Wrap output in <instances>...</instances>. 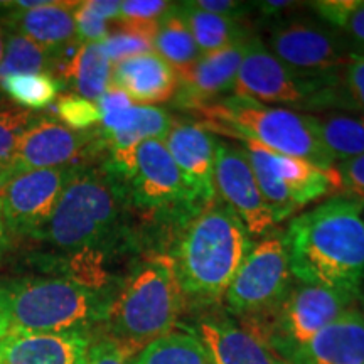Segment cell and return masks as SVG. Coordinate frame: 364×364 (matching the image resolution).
Here are the masks:
<instances>
[{
  "instance_id": "ac0fdd59",
  "label": "cell",
  "mask_w": 364,
  "mask_h": 364,
  "mask_svg": "<svg viewBox=\"0 0 364 364\" xmlns=\"http://www.w3.org/2000/svg\"><path fill=\"white\" fill-rule=\"evenodd\" d=\"M88 331L58 334H9L0 341V364H86Z\"/></svg>"
},
{
  "instance_id": "8992f818",
  "label": "cell",
  "mask_w": 364,
  "mask_h": 364,
  "mask_svg": "<svg viewBox=\"0 0 364 364\" xmlns=\"http://www.w3.org/2000/svg\"><path fill=\"white\" fill-rule=\"evenodd\" d=\"M108 297L70 277H34L0 287V309L11 334H58L102 322Z\"/></svg>"
},
{
  "instance_id": "30bf717a",
  "label": "cell",
  "mask_w": 364,
  "mask_h": 364,
  "mask_svg": "<svg viewBox=\"0 0 364 364\" xmlns=\"http://www.w3.org/2000/svg\"><path fill=\"white\" fill-rule=\"evenodd\" d=\"M294 282L284 235L273 231L253 245L223 300L240 321L260 317L279 306Z\"/></svg>"
},
{
  "instance_id": "7a4b0ae2",
  "label": "cell",
  "mask_w": 364,
  "mask_h": 364,
  "mask_svg": "<svg viewBox=\"0 0 364 364\" xmlns=\"http://www.w3.org/2000/svg\"><path fill=\"white\" fill-rule=\"evenodd\" d=\"M184 307L186 297L171 255L152 253L134 263L108 297L102 339L134 359L154 341L176 329Z\"/></svg>"
},
{
  "instance_id": "8fae6325",
  "label": "cell",
  "mask_w": 364,
  "mask_h": 364,
  "mask_svg": "<svg viewBox=\"0 0 364 364\" xmlns=\"http://www.w3.org/2000/svg\"><path fill=\"white\" fill-rule=\"evenodd\" d=\"M336 76L316 80L299 75L273 56L260 38L253 36L241 61L233 95L270 107L287 105L297 108L300 113H311L314 100L322 90L334 83Z\"/></svg>"
},
{
  "instance_id": "6da1fadb",
  "label": "cell",
  "mask_w": 364,
  "mask_h": 364,
  "mask_svg": "<svg viewBox=\"0 0 364 364\" xmlns=\"http://www.w3.org/2000/svg\"><path fill=\"white\" fill-rule=\"evenodd\" d=\"M363 213L364 204L336 196L295 216L284 233L294 279L361 297Z\"/></svg>"
},
{
  "instance_id": "ab89813d",
  "label": "cell",
  "mask_w": 364,
  "mask_h": 364,
  "mask_svg": "<svg viewBox=\"0 0 364 364\" xmlns=\"http://www.w3.org/2000/svg\"><path fill=\"white\" fill-rule=\"evenodd\" d=\"M86 364H132V359L125 358L112 343L98 339L91 343L86 358Z\"/></svg>"
},
{
  "instance_id": "8d00e7d4",
  "label": "cell",
  "mask_w": 364,
  "mask_h": 364,
  "mask_svg": "<svg viewBox=\"0 0 364 364\" xmlns=\"http://www.w3.org/2000/svg\"><path fill=\"white\" fill-rule=\"evenodd\" d=\"M172 6L174 2H164V0H125L120 6V17L117 22L159 24Z\"/></svg>"
},
{
  "instance_id": "3957f363",
  "label": "cell",
  "mask_w": 364,
  "mask_h": 364,
  "mask_svg": "<svg viewBox=\"0 0 364 364\" xmlns=\"http://www.w3.org/2000/svg\"><path fill=\"white\" fill-rule=\"evenodd\" d=\"M253 245L240 218L218 198L191 218L169 253L186 302H218L225 297Z\"/></svg>"
},
{
  "instance_id": "836d02e7",
  "label": "cell",
  "mask_w": 364,
  "mask_h": 364,
  "mask_svg": "<svg viewBox=\"0 0 364 364\" xmlns=\"http://www.w3.org/2000/svg\"><path fill=\"white\" fill-rule=\"evenodd\" d=\"M36 118L29 110L0 105V182L11 167L19 139Z\"/></svg>"
},
{
  "instance_id": "9c48e42d",
  "label": "cell",
  "mask_w": 364,
  "mask_h": 364,
  "mask_svg": "<svg viewBox=\"0 0 364 364\" xmlns=\"http://www.w3.org/2000/svg\"><path fill=\"white\" fill-rule=\"evenodd\" d=\"M241 147L247 152L263 201L275 223L324 196L339 194V177L334 167L327 169L306 159L282 156L253 142H241Z\"/></svg>"
},
{
  "instance_id": "d6a6232c",
  "label": "cell",
  "mask_w": 364,
  "mask_h": 364,
  "mask_svg": "<svg viewBox=\"0 0 364 364\" xmlns=\"http://www.w3.org/2000/svg\"><path fill=\"white\" fill-rule=\"evenodd\" d=\"M159 24H132V22H118V29L102 41L112 65L115 66L125 59L154 53Z\"/></svg>"
},
{
  "instance_id": "d590c367",
  "label": "cell",
  "mask_w": 364,
  "mask_h": 364,
  "mask_svg": "<svg viewBox=\"0 0 364 364\" xmlns=\"http://www.w3.org/2000/svg\"><path fill=\"white\" fill-rule=\"evenodd\" d=\"M75 26H76V43L93 44L102 41L110 34L108 21H105L100 14L93 11L90 6V0L78 2L75 9Z\"/></svg>"
},
{
  "instance_id": "52a82bcc",
  "label": "cell",
  "mask_w": 364,
  "mask_h": 364,
  "mask_svg": "<svg viewBox=\"0 0 364 364\" xmlns=\"http://www.w3.org/2000/svg\"><path fill=\"white\" fill-rule=\"evenodd\" d=\"M103 167L118 181L129 208L174 218L182 225L199 213L164 140L108 152Z\"/></svg>"
},
{
  "instance_id": "d6986e66",
  "label": "cell",
  "mask_w": 364,
  "mask_h": 364,
  "mask_svg": "<svg viewBox=\"0 0 364 364\" xmlns=\"http://www.w3.org/2000/svg\"><path fill=\"white\" fill-rule=\"evenodd\" d=\"M194 334L206 346L215 364H290L257 336L228 318H203Z\"/></svg>"
},
{
  "instance_id": "74e56055",
  "label": "cell",
  "mask_w": 364,
  "mask_h": 364,
  "mask_svg": "<svg viewBox=\"0 0 364 364\" xmlns=\"http://www.w3.org/2000/svg\"><path fill=\"white\" fill-rule=\"evenodd\" d=\"M334 169L339 177L338 196L364 204V154L334 164Z\"/></svg>"
},
{
  "instance_id": "5bb4252c",
  "label": "cell",
  "mask_w": 364,
  "mask_h": 364,
  "mask_svg": "<svg viewBox=\"0 0 364 364\" xmlns=\"http://www.w3.org/2000/svg\"><path fill=\"white\" fill-rule=\"evenodd\" d=\"M102 149L105 145L98 129L78 132L53 118L38 117L19 139L2 182L24 171L85 167L86 159L93 157Z\"/></svg>"
},
{
  "instance_id": "f1b7e54d",
  "label": "cell",
  "mask_w": 364,
  "mask_h": 364,
  "mask_svg": "<svg viewBox=\"0 0 364 364\" xmlns=\"http://www.w3.org/2000/svg\"><path fill=\"white\" fill-rule=\"evenodd\" d=\"M154 53H157L164 61L169 63L176 73L194 65L203 56L198 44L191 34L189 27L177 11V4L172 6L166 17L159 22V29L154 41Z\"/></svg>"
},
{
  "instance_id": "7402d4cb",
  "label": "cell",
  "mask_w": 364,
  "mask_h": 364,
  "mask_svg": "<svg viewBox=\"0 0 364 364\" xmlns=\"http://www.w3.org/2000/svg\"><path fill=\"white\" fill-rule=\"evenodd\" d=\"M78 2L46 0L33 9H14L4 19L12 33L26 36L36 43L59 54L73 39H76L75 9Z\"/></svg>"
},
{
  "instance_id": "7c38bea8",
  "label": "cell",
  "mask_w": 364,
  "mask_h": 364,
  "mask_svg": "<svg viewBox=\"0 0 364 364\" xmlns=\"http://www.w3.org/2000/svg\"><path fill=\"white\" fill-rule=\"evenodd\" d=\"M268 51L307 78H334L353 56L343 36L322 21L287 19L268 34Z\"/></svg>"
},
{
  "instance_id": "e0dca14e",
  "label": "cell",
  "mask_w": 364,
  "mask_h": 364,
  "mask_svg": "<svg viewBox=\"0 0 364 364\" xmlns=\"http://www.w3.org/2000/svg\"><path fill=\"white\" fill-rule=\"evenodd\" d=\"M250 39L220 53L204 54L194 65L177 73L179 86L172 98L176 107L193 112L201 105L233 95L236 76L248 51Z\"/></svg>"
},
{
  "instance_id": "4fadbf2b",
  "label": "cell",
  "mask_w": 364,
  "mask_h": 364,
  "mask_svg": "<svg viewBox=\"0 0 364 364\" xmlns=\"http://www.w3.org/2000/svg\"><path fill=\"white\" fill-rule=\"evenodd\" d=\"M81 167L17 172L0 184V204L9 235L36 236Z\"/></svg>"
},
{
  "instance_id": "4316f807",
  "label": "cell",
  "mask_w": 364,
  "mask_h": 364,
  "mask_svg": "<svg viewBox=\"0 0 364 364\" xmlns=\"http://www.w3.org/2000/svg\"><path fill=\"white\" fill-rule=\"evenodd\" d=\"M346 112L364 117V54H353L334 83L314 100L311 113Z\"/></svg>"
},
{
  "instance_id": "7bdbcfd3",
  "label": "cell",
  "mask_w": 364,
  "mask_h": 364,
  "mask_svg": "<svg viewBox=\"0 0 364 364\" xmlns=\"http://www.w3.org/2000/svg\"><path fill=\"white\" fill-rule=\"evenodd\" d=\"M9 334H11V327H9L7 317L4 316L2 309H0V341H4V339H6Z\"/></svg>"
},
{
  "instance_id": "484cf974",
  "label": "cell",
  "mask_w": 364,
  "mask_h": 364,
  "mask_svg": "<svg viewBox=\"0 0 364 364\" xmlns=\"http://www.w3.org/2000/svg\"><path fill=\"white\" fill-rule=\"evenodd\" d=\"M65 76L75 86L76 95L98 102L112 86L113 65L102 43L81 44L65 68Z\"/></svg>"
},
{
  "instance_id": "5b68a950",
  "label": "cell",
  "mask_w": 364,
  "mask_h": 364,
  "mask_svg": "<svg viewBox=\"0 0 364 364\" xmlns=\"http://www.w3.org/2000/svg\"><path fill=\"white\" fill-rule=\"evenodd\" d=\"M198 124L213 134L240 142H253L282 156L306 159L321 167H334L324 152L311 113L285 107H270L255 100L228 95L194 108Z\"/></svg>"
},
{
  "instance_id": "f35d334b",
  "label": "cell",
  "mask_w": 364,
  "mask_h": 364,
  "mask_svg": "<svg viewBox=\"0 0 364 364\" xmlns=\"http://www.w3.org/2000/svg\"><path fill=\"white\" fill-rule=\"evenodd\" d=\"M193 6L201 9L204 12L215 14V16L241 21V17L250 11L252 4L236 2V0H193Z\"/></svg>"
},
{
  "instance_id": "9a60e30c",
  "label": "cell",
  "mask_w": 364,
  "mask_h": 364,
  "mask_svg": "<svg viewBox=\"0 0 364 364\" xmlns=\"http://www.w3.org/2000/svg\"><path fill=\"white\" fill-rule=\"evenodd\" d=\"M215 189L220 201L240 218L252 236L270 233L272 228L277 225L270 209L263 201L252 164L241 145L218 140Z\"/></svg>"
},
{
  "instance_id": "1f68e13d",
  "label": "cell",
  "mask_w": 364,
  "mask_h": 364,
  "mask_svg": "<svg viewBox=\"0 0 364 364\" xmlns=\"http://www.w3.org/2000/svg\"><path fill=\"white\" fill-rule=\"evenodd\" d=\"M61 86V81L53 73L16 75L0 80V90L6 91L17 105L29 110H43L56 103Z\"/></svg>"
},
{
  "instance_id": "cb8c5ba5",
  "label": "cell",
  "mask_w": 364,
  "mask_h": 364,
  "mask_svg": "<svg viewBox=\"0 0 364 364\" xmlns=\"http://www.w3.org/2000/svg\"><path fill=\"white\" fill-rule=\"evenodd\" d=\"M177 11L184 19L186 26L189 27L203 56L204 54L220 53L223 49H228L252 38L247 26L241 21L204 12L193 6V2H179Z\"/></svg>"
},
{
  "instance_id": "b9f144b4",
  "label": "cell",
  "mask_w": 364,
  "mask_h": 364,
  "mask_svg": "<svg viewBox=\"0 0 364 364\" xmlns=\"http://www.w3.org/2000/svg\"><path fill=\"white\" fill-rule=\"evenodd\" d=\"M7 243H9V231L6 226V220H4V215H2V204H0V255H2L4 250L7 248Z\"/></svg>"
},
{
  "instance_id": "277c9868",
  "label": "cell",
  "mask_w": 364,
  "mask_h": 364,
  "mask_svg": "<svg viewBox=\"0 0 364 364\" xmlns=\"http://www.w3.org/2000/svg\"><path fill=\"white\" fill-rule=\"evenodd\" d=\"M129 209L118 181L105 167H81L34 238L68 253L105 252L127 233Z\"/></svg>"
},
{
  "instance_id": "e575fe53",
  "label": "cell",
  "mask_w": 364,
  "mask_h": 364,
  "mask_svg": "<svg viewBox=\"0 0 364 364\" xmlns=\"http://www.w3.org/2000/svg\"><path fill=\"white\" fill-rule=\"evenodd\" d=\"M56 113L63 125L78 132L95 130L102 124L98 102H91L76 93L59 97L56 100Z\"/></svg>"
},
{
  "instance_id": "44dd1931",
  "label": "cell",
  "mask_w": 364,
  "mask_h": 364,
  "mask_svg": "<svg viewBox=\"0 0 364 364\" xmlns=\"http://www.w3.org/2000/svg\"><path fill=\"white\" fill-rule=\"evenodd\" d=\"M112 85L124 90L135 105L156 107L176 97L179 78L157 53H147L113 66Z\"/></svg>"
},
{
  "instance_id": "83f0119b",
  "label": "cell",
  "mask_w": 364,
  "mask_h": 364,
  "mask_svg": "<svg viewBox=\"0 0 364 364\" xmlns=\"http://www.w3.org/2000/svg\"><path fill=\"white\" fill-rule=\"evenodd\" d=\"M132 364H215L194 331L176 329L162 336L132 359Z\"/></svg>"
},
{
  "instance_id": "60d3db41",
  "label": "cell",
  "mask_w": 364,
  "mask_h": 364,
  "mask_svg": "<svg viewBox=\"0 0 364 364\" xmlns=\"http://www.w3.org/2000/svg\"><path fill=\"white\" fill-rule=\"evenodd\" d=\"M255 6H258V9L267 16H275V14L285 12L287 9L297 6V4L290 2V0H267V2H257Z\"/></svg>"
},
{
  "instance_id": "f546056e",
  "label": "cell",
  "mask_w": 364,
  "mask_h": 364,
  "mask_svg": "<svg viewBox=\"0 0 364 364\" xmlns=\"http://www.w3.org/2000/svg\"><path fill=\"white\" fill-rule=\"evenodd\" d=\"M58 54L26 36L11 33L6 36V48L0 61V80L16 75L51 73Z\"/></svg>"
},
{
  "instance_id": "d4e9b609",
  "label": "cell",
  "mask_w": 364,
  "mask_h": 364,
  "mask_svg": "<svg viewBox=\"0 0 364 364\" xmlns=\"http://www.w3.org/2000/svg\"><path fill=\"white\" fill-rule=\"evenodd\" d=\"M324 152L334 164L364 154V117L346 112L311 113Z\"/></svg>"
},
{
  "instance_id": "4dcf8cb0",
  "label": "cell",
  "mask_w": 364,
  "mask_h": 364,
  "mask_svg": "<svg viewBox=\"0 0 364 364\" xmlns=\"http://www.w3.org/2000/svg\"><path fill=\"white\" fill-rule=\"evenodd\" d=\"M311 7L318 21L343 36L353 54H364V0H318Z\"/></svg>"
},
{
  "instance_id": "ffe728a7",
  "label": "cell",
  "mask_w": 364,
  "mask_h": 364,
  "mask_svg": "<svg viewBox=\"0 0 364 364\" xmlns=\"http://www.w3.org/2000/svg\"><path fill=\"white\" fill-rule=\"evenodd\" d=\"M290 364H364V317L351 307L290 358Z\"/></svg>"
},
{
  "instance_id": "ba28073f",
  "label": "cell",
  "mask_w": 364,
  "mask_h": 364,
  "mask_svg": "<svg viewBox=\"0 0 364 364\" xmlns=\"http://www.w3.org/2000/svg\"><path fill=\"white\" fill-rule=\"evenodd\" d=\"M358 299L353 294L295 280L273 311L260 317L243 318L241 327L289 363L326 326L354 307Z\"/></svg>"
},
{
  "instance_id": "ee69618b",
  "label": "cell",
  "mask_w": 364,
  "mask_h": 364,
  "mask_svg": "<svg viewBox=\"0 0 364 364\" xmlns=\"http://www.w3.org/2000/svg\"><path fill=\"white\" fill-rule=\"evenodd\" d=\"M4 48H6V33H4V29L0 27V61H2L4 56Z\"/></svg>"
},
{
  "instance_id": "603a6c76",
  "label": "cell",
  "mask_w": 364,
  "mask_h": 364,
  "mask_svg": "<svg viewBox=\"0 0 364 364\" xmlns=\"http://www.w3.org/2000/svg\"><path fill=\"white\" fill-rule=\"evenodd\" d=\"M174 122L162 108L134 105L115 117L103 118L98 132L105 149L113 152L132 149L145 140H166Z\"/></svg>"
},
{
  "instance_id": "f6af8a7d",
  "label": "cell",
  "mask_w": 364,
  "mask_h": 364,
  "mask_svg": "<svg viewBox=\"0 0 364 364\" xmlns=\"http://www.w3.org/2000/svg\"><path fill=\"white\" fill-rule=\"evenodd\" d=\"M359 299H361V309H359V311H361L363 317H364V295H363V297H359Z\"/></svg>"
},
{
  "instance_id": "bcb514c9",
  "label": "cell",
  "mask_w": 364,
  "mask_h": 364,
  "mask_svg": "<svg viewBox=\"0 0 364 364\" xmlns=\"http://www.w3.org/2000/svg\"><path fill=\"white\" fill-rule=\"evenodd\" d=\"M363 218H364V213H363Z\"/></svg>"
},
{
  "instance_id": "2e32d148",
  "label": "cell",
  "mask_w": 364,
  "mask_h": 364,
  "mask_svg": "<svg viewBox=\"0 0 364 364\" xmlns=\"http://www.w3.org/2000/svg\"><path fill=\"white\" fill-rule=\"evenodd\" d=\"M164 144L174 159L194 206L201 211L216 199L215 166L218 139L199 124L174 122Z\"/></svg>"
}]
</instances>
